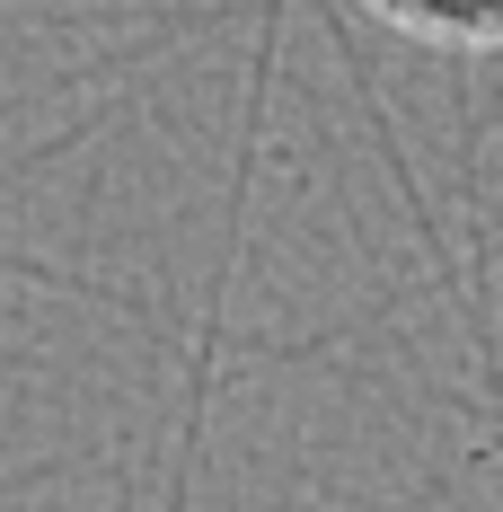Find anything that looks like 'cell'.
Returning a JSON list of instances; mask_svg holds the SVG:
<instances>
[{
	"label": "cell",
	"mask_w": 503,
	"mask_h": 512,
	"mask_svg": "<svg viewBox=\"0 0 503 512\" xmlns=\"http://www.w3.org/2000/svg\"><path fill=\"white\" fill-rule=\"evenodd\" d=\"M380 27L433 53H503V0H362Z\"/></svg>",
	"instance_id": "cell-1"
}]
</instances>
